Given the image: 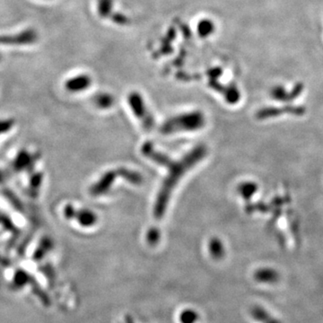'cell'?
Wrapping results in <instances>:
<instances>
[{
  "label": "cell",
  "instance_id": "cell-9",
  "mask_svg": "<svg viewBox=\"0 0 323 323\" xmlns=\"http://www.w3.org/2000/svg\"><path fill=\"white\" fill-rule=\"evenodd\" d=\"M92 84V78L88 75L81 74L68 78L65 83V88L69 93H80L87 90Z\"/></svg>",
  "mask_w": 323,
  "mask_h": 323
},
{
  "label": "cell",
  "instance_id": "cell-15",
  "mask_svg": "<svg viewBox=\"0 0 323 323\" xmlns=\"http://www.w3.org/2000/svg\"><path fill=\"white\" fill-rule=\"evenodd\" d=\"M214 24L210 19H202L198 24L197 31L201 38H207L214 32Z\"/></svg>",
  "mask_w": 323,
  "mask_h": 323
},
{
  "label": "cell",
  "instance_id": "cell-3",
  "mask_svg": "<svg viewBox=\"0 0 323 323\" xmlns=\"http://www.w3.org/2000/svg\"><path fill=\"white\" fill-rule=\"evenodd\" d=\"M119 176L123 177L129 183H133V184H140L143 181L142 176L139 173L134 171H130L129 169L120 168L118 170H112L103 173L100 177V179L90 187L89 192L93 197L102 196L107 191H109L113 183H115L117 177Z\"/></svg>",
  "mask_w": 323,
  "mask_h": 323
},
{
  "label": "cell",
  "instance_id": "cell-24",
  "mask_svg": "<svg viewBox=\"0 0 323 323\" xmlns=\"http://www.w3.org/2000/svg\"><path fill=\"white\" fill-rule=\"evenodd\" d=\"M124 323H135L134 321L133 318L130 316V315H127L126 318H125V321Z\"/></svg>",
  "mask_w": 323,
  "mask_h": 323
},
{
  "label": "cell",
  "instance_id": "cell-13",
  "mask_svg": "<svg viewBox=\"0 0 323 323\" xmlns=\"http://www.w3.org/2000/svg\"><path fill=\"white\" fill-rule=\"evenodd\" d=\"M258 190H259V187L257 185V183L253 182H245L240 184L238 192L243 200L249 201V199H252L256 194Z\"/></svg>",
  "mask_w": 323,
  "mask_h": 323
},
{
  "label": "cell",
  "instance_id": "cell-7",
  "mask_svg": "<svg viewBox=\"0 0 323 323\" xmlns=\"http://www.w3.org/2000/svg\"><path fill=\"white\" fill-rule=\"evenodd\" d=\"M37 160L38 156L36 154L23 148L14 155L12 166L15 172H32L34 170Z\"/></svg>",
  "mask_w": 323,
  "mask_h": 323
},
{
  "label": "cell",
  "instance_id": "cell-17",
  "mask_svg": "<svg viewBox=\"0 0 323 323\" xmlns=\"http://www.w3.org/2000/svg\"><path fill=\"white\" fill-rule=\"evenodd\" d=\"M200 320V314L196 310L187 308L180 313L179 320L181 323H197Z\"/></svg>",
  "mask_w": 323,
  "mask_h": 323
},
{
  "label": "cell",
  "instance_id": "cell-6",
  "mask_svg": "<svg viewBox=\"0 0 323 323\" xmlns=\"http://www.w3.org/2000/svg\"><path fill=\"white\" fill-rule=\"evenodd\" d=\"M39 39V34L35 29L27 28L14 34L0 35V45L26 46L32 45Z\"/></svg>",
  "mask_w": 323,
  "mask_h": 323
},
{
  "label": "cell",
  "instance_id": "cell-20",
  "mask_svg": "<svg viewBox=\"0 0 323 323\" xmlns=\"http://www.w3.org/2000/svg\"><path fill=\"white\" fill-rule=\"evenodd\" d=\"M32 175H31V178H30V181H29V187H30V190L33 193H37L38 192V190L41 189V187H42V183H43V178H44V175H43V173L41 172H33L32 171Z\"/></svg>",
  "mask_w": 323,
  "mask_h": 323
},
{
  "label": "cell",
  "instance_id": "cell-23",
  "mask_svg": "<svg viewBox=\"0 0 323 323\" xmlns=\"http://www.w3.org/2000/svg\"><path fill=\"white\" fill-rule=\"evenodd\" d=\"M111 18L114 23H116L118 25H125L129 24V18L127 17L125 14H111Z\"/></svg>",
  "mask_w": 323,
  "mask_h": 323
},
{
  "label": "cell",
  "instance_id": "cell-10",
  "mask_svg": "<svg viewBox=\"0 0 323 323\" xmlns=\"http://www.w3.org/2000/svg\"><path fill=\"white\" fill-rule=\"evenodd\" d=\"M208 250L210 256L216 260H221L225 256V248L221 240L212 238L208 243Z\"/></svg>",
  "mask_w": 323,
  "mask_h": 323
},
{
  "label": "cell",
  "instance_id": "cell-25",
  "mask_svg": "<svg viewBox=\"0 0 323 323\" xmlns=\"http://www.w3.org/2000/svg\"><path fill=\"white\" fill-rule=\"evenodd\" d=\"M1 58H2V56H1V54H0V60H1Z\"/></svg>",
  "mask_w": 323,
  "mask_h": 323
},
{
  "label": "cell",
  "instance_id": "cell-2",
  "mask_svg": "<svg viewBox=\"0 0 323 323\" xmlns=\"http://www.w3.org/2000/svg\"><path fill=\"white\" fill-rule=\"evenodd\" d=\"M205 123L206 119L201 112L183 113L165 121L160 131L166 135L183 131H196L202 129Z\"/></svg>",
  "mask_w": 323,
  "mask_h": 323
},
{
  "label": "cell",
  "instance_id": "cell-11",
  "mask_svg": "<svg viewBox=\"0 0 323 323\" xmlns=\"http://www.w3.org/2000/svg\"><path fill=\"white\" fill-rule=\"evenodd\" d=\"M53 242L49 237H44L41 241L38 247L36 248L35 252L33 253V260L35 261H40L42 260L48 253L52 249Z\"/></svg>",
  "mask_w": 323,
  "mask_h": 323
},
{
  "label": "cell",
  "instance_id": "cell-22",
  "mask_svg": "<svg viewBox=\"0 0 323 323\" xmlns=\"http://www.w3.org/2000/svg\"><path fill=\"white\" fill-rule=\"evenodd\" d=\"M160 238H161V235H160L159 229H149V231L147 234V241L149 243V245H156L160 242Z\"/></svg>",
  "mask_w": 323,
  "mask_h": 323
},
{
  "label": "cell",
  "instance_id": "cell-12",
  "mask_svg": "<svg viewBox=\"0 0 323 323\" xmlns=\"http://www.w3.org/2000/svg\"><path fill=\"white\" fill-rule=\"evenodd\" d=\"M32 277L30 273L24 270H17L14 272L12 284L14 288H23L32 283Z\"/></svg>",
  "mask_w": 323,
  "mask_h": 323
},
{
  "label": "cell",
  "instance_id": "cell-4",
  "mask_svg": "<svg viewBox=\"0 0 323 323\" xmlns=\"http://www.w3.org/2000/svg\"><path fill=\"white\" fill-rule=\"evenodd\" d=\"M63 216L68 221H76L80 226L85 228L95 226L98 221V217L94 211L84 207L78 208L72 204L64 206Z\"/></svg>",
  "mask_w": 323,
  "mask_h": 323
},
{
  "label": "cell",
  "instance_id": "cell-21",
  "mask_svg": "<svg viewBox=\"0 0 323 323\" xmlns=\"http://www.w3.org/2000/svg\"><path fill=\"white\" fill-rule=\"evenodd\" d=\"M15 120L11 117L0 118V137L9 133L15 126Z\"/></svg>",
  "mask_w": 323,
  "mask_h": 323
},
{
  "label": "cell",
  "instance_id": "cell-19",
  "mask_svg": "<svg viewBox=\"0 0 323 323\" xmlns=\"http://www.w3.org/2000/svg\"><path fill=\"white\" fill-rule=\"evenodd\" d=\"M113 0H98L97 11L101 17L106 18L111 16L113 11Z\"/></svg>",
  "mask_w": 323,
  "mask_h": 323
},
{
  "label": "cell",
  "instance_id": "cell-16",
  "mask_svg": "<svg viewBox=\"0 0 323 323\" xmlns=\"http://www.w3.org/2000/svg\"><path fill=\"white\" fill-rule=\"evenodd\" d=\"M277 277V273L275 272L274 270H271L268 267H264V268H260L255 272L254 278L258 282L261 283H271L275 280V278Z\"/></svg>",
  "mask_w": 323,
  "mask_h": 323
},
{
  "label": "cell",
  "instance_id": "cell-18",
  "mask_svg": "<svg viewBox=\"0 0 323 323\" xmlns=\"http://www.w3.org/2000/svg\"><path fill=\"white\" fill-rule=\"evenodd\" d=\"M222 93H223V95H225L226 102L232 103V104L238 102L240 97H241L239 89L236 87V85H229L227 87L224 88Z\"/></svg>",
  "mask_w": 323,
  "mask_h": 323
},
{
  "label": "cell",
  "instance_id": "cell-14",
  "mask_svg": "<svg viewBox=\"0 0 323 323\" xmlns=\"http://www.w3.org/2000/svg\"><path fill=\"white\" fill-rule=\"evenodd\" d=\"M114 102L113 95L107 93H99L94 97V103L99 109H109Z\"/></svg>",
  "mask_w": 323,
  "mask_h": 323
},
{
  "label": "cell",
  "instance_id": "cell-1",
  "mask_svg": "<svg viewBox=\"0 0 323 323\" xmlns=\"http://www.w3.org/2000/svg\"><path fill=\"white\" fill-rule=\"evenodd\" d=\"M141 151L146 157L168 170V174L165 177L161 189L159 190L154 207L155 218L156 219H161L165 216L172 191L175 189L180 180L183 178V175L189 170L194 167L206 156L207 148L205 146H197L179 161H174L164 153L157 151L150 142L145 143L142 146Z\"/></svg>",
  "mask_w": 323,
  "mask_h": 323
},
{
  "label": "cell",
  "instance_id": "cell-8",
  "mask_svg": "<svg viewBox=\"0 0 323 323\" xmlns=\"http://www.w3.org/2000/svg\"><path fill=\"white\" fill-rule=\"evenodd\" d=\"M303 90V84L299 83L295 85L290 91H288L284 85H275L271 89V95L272 98L278 102H288L298 97Z\"/></svg>",
  "mask_w": 323,
  "mask_h": 323
},
{
  "label": "cell",
  "instance_id": "cell-5",
  "mask_svg": "<svg viewBox=\"0 0 323 323\" xmlns=\"http://www.w3.org/2000/svg\"><path fill=\"white\" fill-rule=\"evenodd\" d=\"M128 102L135 116L140 120L145 130H152L155 126V120L151 113H149L148 107L145 103L144 99L141 96L140 94L137 92L130 93L128 96Z\"/></svg>",
  "mask_w": 323,
  "mask_h": 323
}]
</instances>
